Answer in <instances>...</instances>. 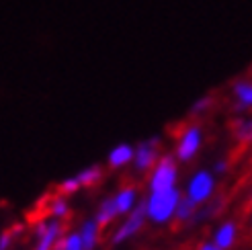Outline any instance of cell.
<instances>
[{
  "instance_id": "obj_1",
  "label": "cell",
  "mask_w": 252,
  "mask_h": 250,
  "mask_svg": "<svg viewBox=\"0 0 252 250\" xmlns=\"http://www.w3.org/2000/svg\"><path fill=\"white\" fill-rule=\"evenodd\" d=\"M181 197L183 195L179 189H170L162 193H148V197L144 199L146 218L154 223H168L174 218V211L181 201Z\"/></svg>"
},
{
  "instance_id": "obj_2",
  "label": "cell",
  "mask_w": 252,
  "mask_h": 250,
  "mask_svg": "<svg viewBox=\"0 0 252 250\" xmlns=\"http://www.w3.org/2000/svg\"><path fill=\"white\" fill-rule=\"evenodd\" d=\"M176 177H179V170H176L174 156H170V154L160 156L156 166L150 170L148 191L150 193H162V191L176 189Z\"/></svg>"
},
{
  "instance_id": "obj_3",
  "label": "cell",
  "mask_w": 252,
  "mask_h": 250,
  "mask_svg": "<svg viewBox=\"0 0 252 250\" xmlns=\"http://www.w3.org/2000/svg\"><path fill=\"white\" fill-rule=\"evenodd\" d=\"M201 140H203V131H201L199 123L185 125L179 131V135H176V150H174L176 160H181V162L193 160L201 148Z\"/></svg>"
},
{
  "instance_id": "obj_4",
  "label": "cell",
  "mask_w": 252,
  "mask_h": 250,
  "mask_svg": "<svg viewBox=\"0 0 252 250\" xmlns=\"http://www.w3.org/2000/svg\"><path fill=\"white\" fill-rule=\"evenodd\" d=\"M230 131L236 142V148L230 154V158H225V160L232 166L238 158H242V154H246L252 148V117H234L230 121Z\"/></svg>"
},
{
  "instance_id": "obj_5",
  "label": "cell",
  "mask_w": 252,
  "mask_h": 250,
  "mask_svg": "<svg viewBox=\"0 0 252 250\" xmlns=\"http://www.w3.org/2000/svg\"><path fill=\"white\" fill-rule=\"evenodd\" d=\"M146 205H144V201H140L135 207H133V211L131 214H127V218H125L119 226H117V230L113 232V236H111V244H123L125 240H129V238H133V236L140 232L142 228H144V223H146Z\"/></svg>"
},
{
  "instance_id": "obj_6",
  "label": "cell",
  "mask_w": 252,
  "mask_h": 250,
  "mask_svg": "<svg viewBox=\"0 0 252 250\" xmlns=\"http://www.w3.org/2000/svg\"><path fill=\"white\" fill-rule=\"evenodd\" d=\"M213 191H216V179H213V174L207 170H199L193 174V179L189 181L185 197H189L197 207H201L213 197Z\"/></svg>"
},
{
  "instance_id": "obj_7",
  "label": "cell",
  "mask_w": 252,
  "mask_h": 250,
  "mask_svg": "<svg viewBox=\"0 0 252 250\" xmlns=\"http://www.w3.org/2000/svg\"><path fill=\"white\" fill-rule=\"evenodd\" d=\"M160 160V137L154 135L133 146V166L137 172H148Z\"/></svg>"
},
{
  "instance_id": "obj_8",
  "label": "cell",
  "mask_w": 252,
  "mask_h": 250,
  "mask_svg": "<svg viewBox=\"0 0 252 250\" xmlns=\"http://www.w3.org/2000/svg\"><path fill=\"white\" fill-rule=\"evenodd\" d=\"M64 236V228L62 221L58 219H45V221H37L35 226V246L33 250H54L58 242Z\"/></svg>"
},
{
  "instance_id": "obj_9",
  "label": "cell",
  "mask_w": 252,
  "mask_h": 250,
  "mask_svg": "<svg viewBox=\"0 0 252 250\" xmlns=\"http://www.w3.org/2000/svg\"><path fill=\"white\" fill-rule=\"evenodd\" d=\"M232 94H234V113H242V111L252 109V78H238L232 82Z\"/></svg>"
},
{
  "instance_id": "obj_10",
  "label": "cell",
  "mask_w": 252,
  "mask_h": 250,
  "mask_svg": "<svg viewBox=\"0 0 252 250\" xmlns=\"http://www.w3.org/2000/svg\"><path fill=\"white\" fill-rule=\"evenodd\" d=\"M113 203H115L119 216L131 214L133 207L140 203V199H137V189L135 187H123L121 191H117L115 195H113Z\"/></svg>"
},
{
  "instance_id": "obj_11",
  "label": "cell",
  "mask_w": 252,
  "mask_h": 250,
  "mask_svg": "<svg viewBox=\"0 0 252 250\" xmlns=\"http://www.w3.org/2000/svg\"><path fill=\"white\" fill-rule=\"evenodd\" d=\"M80 240H82V250H94L98 246V238H100V226L94 221V218L84 219L82 226L78 230Z\"/></svg>"
},
{
  "instance_id": "obj_12",
  "label": "cell",
  "mask_w": 252,
  "mask_h": 250,
  "mask_svg": "<svg viewBox=\"0 0 252 250\" xmlns=\"http://www.w3.org/2000/svg\"><path fill=\"white\" fill-rule=\"evenodd\" d=\"M129 162H133V146L131 144H117L115 148H111V152L107 156V164L111 168H123Z\"/></svg>"
},
{
  "instance_id": "obj_13",
  "label": "cell",
  "mask_w": 252,
  "mask_h": 250,
  "mask_svg": "<svg viewBox=\"0 0 252 250\" xmlns=\"http://www.w3.org/2000/svg\"><path fill=\"white\" fill-rule=\"evenodd\" d=\"M236 232H238V223L236 221H225L216 230L213 234V244H216L220 250H228L234 246L236 242Z\"/></svg>"
},
{
  "instance_id": "obj_14",
  "label": "cell",
  "mask_w": 252,
  "mask_h": 250,
  "mask_svg": "<svg viewBox=\"0 0 252 250\" xmlns=\"http://www.w3.org/2000/svg\"><path fill=\"white\" fill-rule=\"evenodd\" d=\"M117 207L115 203H113V197H105L103 201L98 203L96 207V214H94V221L98 223V226H109V223L113 219H117Z\"/></svg>"
},
{
  "instance_id": "obj_15",
  "label": "cell",
  "mask_w": 252,
  "mask_h": 250,
  "mask_svg": "<svg viewBox=\"0 0 252 250\" xmlns=\"http://www.w3.org/2000/svg\"><path fill=\"white\" fill-rule=\"evenodd\" d=\"M197 211V205L191 201L189 197H181L179 205H176V211H174V221L176 226H185V223H191L193 216Z\"/></svg>"
},
{
  "instance_id": "obj_16",
  "label": "cell",
  "mask_w": 252,
  "mask_h": 250,
  "mask_svg": "<svg viewBox=\"0 0 252 250\" xmlns=\"http://www.w3.org/2000/svg\"><path fill=\"white\" fill-rule=\"evenodd\" d=\"M74 177H76L80 189H82V187H93V185H96L100 181V177H103V168H100L98 164H91V166L78 170Z\"/></svg>"
},
{
  "instance_id": "obj_17",
  "label": "cell",
  "mask_w": 252,
  "mask_h": 250,
  "mask_svg": "<svg viewBox=\"0 0 252 250\" xmlns=\"http://www.w3.org/2000/svg\"><path fill=\"white\" fill-rule=\"evenodd\" d=\"M47 211H49V216H52V219H58V221L60 219H66L70 216V203H68V199L64 195L54 197L52 201H49Z\"/></svg>"
},
{
  "instance_id": "obj_18",
  "label": "cell",
  "mask_w": 252,
  "mask_h": 250,
  "mask_svg": "<svg viewBox=\"0 0 252 250\" xmlns=\"http://www.w3.org/2000/svg\"><path fill=\"white\" fill-rule=\"evenodd\" d=\"M213 105H216V98H213V94H203V96L197 98V101L191 105V109H189V115H191V117L207 115L209 111L213 109Z\"/></svg>"
},
{
  "instance_id": "obj_19",
  "label": "cell",
  "mask_w": 252,
  "mask_h": 250,
  "mask_svg": "<svg viewBox=\"0 0 252 250\" xmlns=\"http://www.w3.org/2000/svg\"><path fill=\"white\" fill-rule=\"evenodd\" d=\"M58 250H82V240H80V234L78 232H70V234H64L62 240L58 242L56 246Z\"/></svg>"
},
{
  "instance_id": "obj_20",
  "label": "cell",
  "mask_w": 252,
  "mask_h": 250,
  "mask_svg": "<svg viewBox=\"0 0 252 250\" xmlns=\"http://www.w3.org/2000/svg\"><path fill=\"white\" fill-rule=\"evenodd\" d=\"M60 195H72V193H76L78 189H80V185H78V181H76V177H68V179H64L60 183Z\"/></svg>"
},
{
  "instance_id": "obj_21",
  "label": "cell",
  "mask_w": 252,
  "mask_h": 250,
  "mask_svg": "<svg viewBox=\"0 0 252 250\" xmlns=\"http://www.w3.org/2000/svg\"><path fill=\"white\" fill-rule=\"evenodd\" d=\"M19 232H21V226H15V228H10V230L0 234V250H8L12 246V242H15V236Z\"/></svg>"
},
{
  "instance_id": "obj_22",
  "label": "cell",
  "mask_w": 252,
  "mask_h": 250,
  "mask_svg": "<svg viewBox=\"0 0 252 250\" xmlns=\"http://www.w3.org/2000/svg\"><path fill=\"white\" fill-rule=\"evenodd\" d=\"M250 214H252V191H250L248 199L244 201V205L240 207V221H242V223H246V219L250 218Z\"/></svg>"
},
{
  "instance_id": "obj_23",
  "label": "cell",
  "mask_w": 252,
  "mask_h": 250,
  "mask_svg": "<svg viewBox=\"0 0 252 250\" xmlns=\"http://www.w3.org/2000/svg\"><path fill=\"white\" fill-rule=\"evenodd\" d=\"M213 170H216L218 174H223V172H228V170H230V164H228V160H218V162H216V166H213Z\"/></svg>"
},
{
  "instance_id": "obj_24",
  "label": "cell",
  "mask_w": 252,
  "mask_h": 250,
  "mask_svg": "<svg viewBox=\"0 0 252 250\" xmlns=\"http://www.w3.org/2000/svg\"><path fill=\"white\" fill-rule=\"evenodd\" d=\"M195 250H220V248L213 244V242H203V244H199Z\"/></svg>"
},
{
  "instance_id": "obj_25",
  "label": "cell",
  "mask_w": 252,
  "mask_h": 250,
  "mask_svg": "<svg viewBox=\"0 0 252 250\" xmlns=\"http://www.w3.org/2000/svg\"><path fill=\"white\" fill-rule=\"evenodd\" d=\"M248 228H250V234H252V214H250V218H248Z\"/></svg>"
},
{
  "instance_id": "obj_26",
  "label": "cell",
  "mask_w": 252,
  "mask_h": 250,
  "mask_svg": "<svg viewBox=\"0 0 252 250\" xmlns=\"http://www.w3.org/2000/svg\"><path fill=\"white\" fill-rule=\"evenodd\" d=\"M54 250H58V248H54Z\"/></svg>"
}]
</instances>
